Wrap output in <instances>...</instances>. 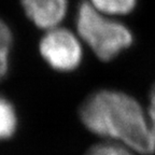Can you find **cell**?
Listing matches in <instances>:
<instances>
[{
  "label": "cell",
  "mask_w": 155,
  "mask_h": 155,
  "mask_svg": "<svg viewBox=\"0 0 155 155\" xmlns=\"http://www.w3.org/2000/svg\"><path fill=\"white\" fill-rule=\"evenodd\" d=\"M79 116L87 130L107 141L137 154L155 152L148 112L130 95L115 90L96 91L82 102Z\"/></svg>",
  "instance_id": "cell-1"
},
{
  "label": "cell",
  "mask_w": 155,
  "mask_h": 155,
  "mask_svg": "<svg viewBox=\"0 0 155 155\" xmlns=\"http://www.w3.org/2000/svg\"><path fill=\"white\" fill-rule=\"evenodd\" d=\"M78 36L102 61H110L128 48L134 35L125 24L97 11L88 0L81 1L75 16Z\"/></svg>",
  "instance_id": "cell-2"
},
{
  "label": "cell",
  "mask_w": 155,
  "mask_h": 155,
  "mask_svg": "<svg viewBox=\"0 0 155 155\" xmlns=\"http://www.w3.org/2000/svg\"><path fill=\"white\" fill-rule=\"evenodd\" d=\"M39 51L50 67L61 72L75 70L83 58L81 39L61 26L46 30L39 44Z\"/></svg>",
  "instance_id": "cell-3"
},
{
  "label": "cell",
  "mask_w": 155,
  "mask_h": 155,
  "mask_svg": "<svg viewBox=\"0 0 155 155\" xmlns=\"http://www.w3.org/2000/svg\"><path fill=\"white\" fill-rule=\"evenodd\" d=\"M28 17L37 27L50 30L61 25L68 9V0H21Z\"/></svg>",
  "instance_id": "cell-4"
},
{
  "label": "cell",
  "mask_w": 155,
  "mask_h": 155,
  "mask_svg": "<svg viewBox=\"0 0 155 155\" xmlns=\"http://www.w3.org/2000/svg\"><path fill=\"white\" fill-rule=\"evenodd\" d=\"M102 14L108 16H123L131 13L137 5V0H88Z\"/></svg>",
  "instance_id": "cell-5"
},
{
  "label": "cell",
  "mask_w": 155,
  "mask_h": 155,
  "mask_svg": "<svg viewBox=\"0 0 155 155\" xmlns=\"http://www.w3.org/2000/svg\"><path fill=\"white\" fill-rule=\"evenodd\" d=\"M17 128L15 108L7 98L0 97V141L10 139Z\"/></svg>",
  "instance_id": "cell-6"
},
{
  "label": "cell",
  "mask_w": 155,
  "mask_h": 155,
  "mask_svg": "<svg viewBox=\"0 0 155 155\" xmlns=\"http://www.w3.org/2000/svg\"><path fill=\"white\" fill-rule=\"evenodd\" d=\"M13 44V34L9 25L0 17V82L9 71L10 52Z\"/></svg>",
  "instance_id": "cell-7"
},
{
  "label": "cell",
  "mask_w": 155,
  "mask_h": 155,
  "mask_svg": "<svg viewBox=\"0 0 155 155\" xmlns=\"http://www.w3.org/2000/svg\"><path fill=\"white\" fill-rule=\"evenodd\" d=\"M84 155H137V153L119 143L104 141L92 145Z\"/></svg>",
  "instance_id": "cell-8"
},
{
  "label": "cell",
  "mask_w": 155,
  "mask_h": 155,
  "mask_svg": "<svg viewBox=\"0 0 155 155\" xmlns=\"http://www.w3.org/2000/svg\"><path fill=\"white\" fill-rule=\"evenodd\" d=\"M148 117L149 122H150L151 130H152L153 137H154L155 141V85L151 90L150 97H149V107H148Z\"/></svg>",
  "instance_id": "cell-9"
}]
</instances>
